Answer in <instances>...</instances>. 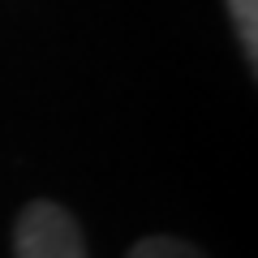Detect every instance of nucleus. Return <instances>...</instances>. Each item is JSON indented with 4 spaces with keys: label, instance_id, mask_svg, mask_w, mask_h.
Returning <instances> with one entry per match:
<instances>
[{
    "label": "nucleus",
    "instance_id": "nucleus-1",
    "mask_svg": "<svg viewBox=\"0 0 258 258\" xmlns=\"http://www.w3.org/2000/svg\"><path fill=\"white\" fill-rule=\"evenodd\" d=\"M13 258H91V254H86L82 224L60 203L35 198L13 220Z\"/></svg>",
    "mask_w": 258,
    "mask_h": 258
},
{
    "label": "nucleus",
    "instance_id": "nucleus-2",
    "mask_svg": "<svg viewBox=\"0 0 258 258\" xmlns=\"http://www.w3.org/2000/svg\"><path fill=\"white\" fill-rule=\"evenodd\" d=\"M228 18L237 30V43L245 52V64H258V0H228Z\"/></svg>",
    "mask_w": 258,
    "mask_h": 258
},
{
    "label": "nucleus",
    "instance_id": "nucleus-3",
    "mask_svg": "<svg viewBox=\"0 0 258 258\" xmlns=\"http://www.w3.org/2000/svg\"><path fill=\"white\" fill-rule=\"evenodd\" d=\"M125 258H207V254L181 237H142Z\"/></svg>",
    "mask_w": 258,
    "mask_h": 258
}]
</instances>
